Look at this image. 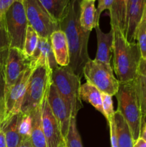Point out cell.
Returning <instances> with one entry per match:
<instances>
[{"label":"cell","mask_w":146,"mask_h":147,"mask_svg":"<svg viewBox=\"0 0 146 147\" xmlns=\"http://www.w3.org/2000/svg\"><path fill=\"white\" fill-rule=\"evenodd\" d=\"M81 1H70L68 13L60 23V30L64 32L67 37L70 50V64L68 67L80 78L83 76L84 65L90 59L87 45L91 33V32L85 31L80 24Z\"/></svg>","instance_id":"obj_1"},{"label":"cell","mask_w":146,"mask_h":147,"mask_svg":"<svg viewBox=\"0 0 146 147\" xmlns=\"http://www.w3.org/2000/svg\"><path fill=\"white\" fill-rule=\"evenodd\" d=\"M113 30V70L120 83L135 80L141 53L137 42L127 41L123 30L116 24H110Z\"/></svg>","instance_id":"obj_2"},{"label":"cell","mask_w":146,"mask_h":147,"mask_svg":"<svg viewBox=\"0 0 146 147\" xmlns=\"http://www.w3.org/2000/svg\"><path fill=\"white\" fill-rule=\"evenodd\" d=\"M117 110L129 126L133 140L140 137L143 127V116L140 110L136 93L135 80L126 83H120L116 93Z\"/></svg>","instance_id":"obj_3"},{"label":"cell","mask_w":146,"mask_h":147,"mask_svg":"<svg viewBox=\"0 0 146 147\" xmlns=\"http://www.w3.org/2000/svg\"><path fill=\"white\" fill-rule=\"evenodd\" d=\"M80 79L68 66H59L52 70L51 75L52 82L54 83L59 93L70 106L72 116L75 117L82 107L80 97Z\"/></svg>","instance_id":"obj_4"},{"label":"cell","mask_w":146,"mask_h":147,"mask_svg":"<svg viewBox=\"0 0 146 147\" xmlns=\"http://www.w3.org/2000/svg\"><path fill=\"white\" fill-rule=\"evenodd\" d=\"M52 72L46 66H38L33 70L23 99L20 111L21 114H29L41 106L51 83Z\"/></svg>","instance_id":"obj_5"},{"label":"cell","mask_w":146,"mask_h":147,"mask_svg":"<svg viewBox=\"0 0 146 147\" xmlns=\"http://www.w3.org/2000/svg\"><path fill=\"white\" fill-rule=\"evenodd\" d=\"M83 76L101 93L113 96L118 90L120 82L115 77L111 65L90 59L83 69Z\"/></svg>","instance_id":"obj_6"},{"label":"cell","mask_w":146,"mask_h":147,"mask_svg":"<svg viewBox=\"0 0 146 147\" xmlns=\"http://www.w3.org/2000/svg\"><path fill=\"white\" fill-rule=\"evenodd\" d=\"M4 21L9 37L10 48L22 51L29 25L23 0H17L11 6L5 14Z\"/></svg>","instance_id":"obj_7"},{"label":"cell","mask_w":146,"mask_h":147,"mask_svg":"<svg viewBox=\"0 0 146 147\" xmlns=\"http://www.w3.org/2000/svg\"><path fill=\"white\" fill-rule=\"evenodd\" d=\"M27 21L40 37L50 38L54 32L60 30L56 21L39 0H23Z\"/></svg>","instance_id":"obj_8"},{"label":"cell","mask_w":146,"mask_h":147,"mask_svg":"<svg viewBox=\"0 0 146 147\" xmlns=\"http://www.w3.org/2000/svg\"><path fill=\"white\" fill-rule=\"evenodd\" d=\"M33 70L28 68L19 78L15 84L4 95V121L18 114L21 111L27 84Z\"/></svg>","instance_id":"obj_9"},{"label":"cell","mask_w":146,"mask_h":147,"mask_svg":"<svg viewBox=\"0 0 146 147\" xmlns=\"http://www.w3.org/2000/svg\"><path fill=\"white\" fill-rule=\"evenodd\" d=\"M29 59L21 50L17 48L9 49L4 68V95L15 84L21 74L29 68Z\"/></svg>","instance_id":"obj_10"},{"label":"cell","mask_w":146,"mask_h":147,"mask_svg":"<svg viewBox=\"0 0 146 147\" xmlns=\"http://www.w3.org/2000/svg\"><path fill=\"white\" fill-rule=\"evenodd\" d=\"M47 99L53 114L58 121L63 139H65L70 128L72 111L68 103L62 97L52 82L47 91Z\"/></svg>","instance_id":"obj_11"},{"label":"cell","mask_w":146,"mask_h":147,"mask_svg":"<svg viewBox=\"0 0 146 147\" xmlns=\"http://www.w3.org/2000/svg\"><path fill=\"white\" fill-rule=\"evenodd\" d=\"M49 88V87H48ZM47 88L42 102V125L48 147H58L64 141L58 121L53 114L47 99Z\"/></svg>","instance_id":"obj_12"},{"label":"cell","mask_w":146,"mask_h":147,"mask_svg":"<svg viewBox=\"0 0 146 147\" xmlns=\"http://www.w3.org/2000/svg\"><path fill=\"white\" fill-rule=\"evenodd\" d=\"M29 67L32 70L38 66H46L52 71L59 67L53 54L50 38L39 37L38 45L29 58Z\"/></svg>","instance_id":"obj_13"},{"label":"cell","mask_w":146,"mask_h":147,"mask_svg":"<svg viewBox=\"0 0 146 147\" xmlns=\"http://www.w3.org/2000/svg\"><path fill=\"white\" fill-rule=\"evenodd\" d=\"M52 49L59 66L67 67L70 64V50L67 39L64 32L58 30L50 37Z\"/></svg>","instance_id":"obj_14"},{"label":"cell","mask_w":146,"mask_h":147,"mask_svg":"<svg viewBox=\"0 0 146 147\" xmlns=\"http://www.w3.org/2000/svg\"><path fill=\"white\" fill-rule=\"evenodd\" d=\"M97 35V50L94 60L106 64L111 65L112 54L113 53V30L110 29V31L107 33H104L100 28V26L94 27Z\"/></svg>","instance_id":"obj_15"},{"label":"cell","mask_w":146,"mask_h":147,"mask_svg":"<svg viewBox=\"0 0 146 147\" xmlns=\"http://www.w3.org/2000/svg\"><path fill=\"white\" fill-rule=\"evenodd\" d=\"M21 113H19L3 121L1 129L5 135L7 147H17L21 141L19 133V124Z\"/></svg>","instance_id":"obj_16"},{"label":"cell","mask_w":146,"mask_h":147,"mask_svg":"<svg viewBox=\"0 0 146 147\" xmlns=\"http://www.w3.org/2000/svg\"><path fill=\"white\" fill-rule=\"evenodd\" d=\"M42 105V104H41ZM32 128L30 136V142L32 147H48L47 139L42 125V108L37 107L31 113Z\"/></svg>","instance_id":"obj_17"},{"label":"cell","mask_w":146,"mask_h":147,"mask_svg":"<svg viewBox=\"0 0 146 147\" xmlns=\"http://www.w3.org/2000/svg\"><path fill=\"white\" fill-rule=\"evenodd\" d=\"M118 147H133L134 140L127 122L121 113L116 111L114 116Z\"/></svg>","instance_id":"obj_18"},{"label":"cell","mask_w":146,"mask_h":147,"mask_svg":"<svg viewBox=\"0 0 146 147\" xmlns=\"http://www.w3.org/2000/svg\"><path fill=\"white\" fill-rule=\"evenodd\" d=\"M80 99L90 103L94 109L104 115L102 109V93L91 83L86 82L80 86Z\"/></svg>","instance_id":"obj_19"},{"label":"cell","mask_w":146,"mask_h":147,"mask_svg":"<svg viewBox=\"0 0 146 147\" xmlns=\"http://www.w3.org/2000/svg\"><path fill=\"white\" fill-rule=\"evenodd\" d=\"M49 14L59 23L66 17L71 0H39Z\"/></svg>","instance_id":"obj_20"},{"label":"cell","mask_w":146,"mask_h":147,"mask_svg":"<svg viewBox=\"0 0 146 147\" xmlns=\"http://www.w3.org/2000/svg\"><path fill=\"white\" fill-rule=\"evenodd\" d=\"M94 2L93 0H82L80 2V22L85 31L92 32L94 28L96 11Z\"/></svg>","instance_id":"obj_21"},{"label":"cell","mask_w":146,"mask_h":147,"mask_svg":"<svg viewBox=\"0 0 146 147\" xmlns=\"http://www.w3.org/2000/svg\"><path fill=\"white\" fill-rule=\"evenodd\" d=\"M127 0H113L110 9V24L118 26L125 34L127 17Z\"/></svg>","instance_id":"obj_22"},{"label":"cell","mask_w":146,"mask_h":147,"mask_svg":"<svg viewBox=\"0 0 146 147\" xmlns=\"http://www.w3.org/2000/svg\"><path fill=\"white\" fill-rule=\"evenodd\" d=\"M39 41V35L37 32L30 25H28L25 39H24V47L22 52L24 55L29 59L31 57L33 53L35 51Z\"/></svg>","instance_id":"obj_23"},{"label":"cell","mask_w":146,"mask_h":147,"mask_svg":"<svg viewBox=\"0 0 146 147\" xmlns=\"http://www.w3.org/2000/svg\"><path fill=\"white\" fill-rule=\"evenodd\" d=\"M136 42L141 53V58L146 60V7L136 30Z\"/></svg>","instance_id":"obj_24"},{"label":"cell","mask_w":146,"mask_h":147,"mask_svg":"<svg viewBox=\"0 0 146 147\" xmlns=\"http://www.w3.org/2000/svg\"><path fill=\"white\" fill-rule=\"evenodd\" d=\"M64 141L67 147H83L81 137L77 127L75 116L71 117L70 128Z\"/></svg>","instance_id":"obj_25"},{"label":"cell","mask_w":146,"mask_h":147,"mask_svg":"<svg viewBox=\"0 0 146 147\" xmlns=\"http://www.w3.org/2000/svg\"><path fill=\"white\" fill-rule=\"evenodd\" d=\"M136 93L143 117H146V77L138 75L135 80Z\"/></svg>","instance_id":"obj_26"},{"label":"cell","mask_w":146,"mask_h":147,"mask_svg":"<svg viewBox=\"0 0 146 147\" xmlns=\"http://www.w3.org/2000/svg\"><path fill=\"white\" fill-rule=\"evenodd\" d=\"M32 128V120L30 114H21L19 124V133L21 139L30 138Z\"/></svg>","instance_id":"obj_27"},{"label":"cell","mask_w":146,"mask_h":147,"mask_svg":"<svg viewBox=\"0 0 146 147\" xmlns=\"http://www.w3.org/2000/svg\"><path fill=\"white\" fill-rule=\"evenodd\" d=\"M102 109L104 116L109 123L114 120V116L115 113L113 107V96L107 93H102Z\"/></svg>","instance_id":"obj_28"},{"label":"cell","mask_w":146,"mask_h":147,"mask_svg":"<svg viewBox=\"0 0 146 147\" xmlns=\"http://www.w3.org/2000/svg\"><path fill=\"white\" fill-rule=\"evenodd\" d=\"M113 0H98V5L96 8L95 11V20H94V28L97 26H100V19L101 14L106 9H111L113 5Z\"/></svg>","instance_id":"obj_29"},{"label":"cell","mask_w":146,"mask_h":147,"mask_svg":"<svg viewBox=\"0 0 146 147\" xmlns=\"http://www.w3.org/2000/svg\"><path fill=\"white\" fill-rule=\"evenodd\" d=\"M10 48V40L6 27L5 21L0 20V51Z\"/></svg>","instance_id":"obj_30"},{"label":"cell","mask_w":146,"mask_h":147,"mask_svg":"<svg viewBox=\"0 0 146 147\" xmlns=\"http://www.w3.org/2000/svg\"><path fill=\"white\" fill-rule=\"evenodd\" d=\"M17 0H0V20L4 21L5 14Z\"/></svg>","instance_id":"obj_31"},{"label":"cell","mask_w":146,"mask_h":147,"mask_svg":"<svg viewBox=\"0 0 146 147\" xmlns=\"http://www.w3.org/2000/svg\"><path fill=\"white\" fill-rule=\"evenodd\" d=\"M109 128H110V143H111V147H118V143H117V133H116V127L115 120L108 123Z\"/></svg>","instance_id":"obj_32"},{"label":"cell","mask_w":146,"mask_h":147,"mask_svg":"<svg viewBox=\"0 0 146 147\" xmlns=\"http://www.w3.org/2000/svg\"><path fill=\"white\" fill-rule=\"evenodd\" d=\"M4 69L0 70V106H4Z\"/></svg>","instance_id":"obj_33"},{"label":"cell","mask_w":146,"mask_h":147,"mask_svg":"<svg viewBox=\"0 0 146 147\" xmlns=\"http://www.w3.org/2000/svg\"><path fill=\"white\" fill-rule=\"evenodd\" d=\"M8 53L9 50L0 51V70H4L5 68L6 60H7Z\"/></svg>","instance_id":"obj_34"},{"label":"cell","mask_w":146,"mask_h":147,"mask_svg":"<svg viewBox=\"0 0 146 147\" xmlns=\"http://www.w3.org/2000/svg\"><path fill=\"white\" fill-rule=\"evenodd\" d=\"M138 75L146 77V60L141 58L138 67Z\"/></svg>","instance_id":"obj_35"},{"label":"cell","mask_w":146,"mask_h":147,"mask_svg":"<svg viewBox=\"0 0 146 147\" xmlns=\"http://www.w3.org/2000/svg\"><path fill=\"white\" fill-rule=\"evenodd\" d=\"M133 147H146V141L142 137H139L134 142Z\"/></svg>","instance_id":"obj_36"},{"label":"cell","mask_w":146,"mask_h":147,"mask_svg":"<svg viewBox=\"0 0 146 147\" xmlns=\"http://www.w3.org/2000/svg\"><path fill=\"white\" fill-rule=\"evenodd\" d=\"M17 147H32L31 142H30V138L27 139H21V142Z\"/></svg>","instance_id":"obj_37"},{"label":"cell","mask_w":146,"mask_h":147,"mask_svg":"<svg viewBox=\"0 0 146 147\" xmlns=\"http://www.w3.org/2000/svg\"><path fill=\"white\" fill-rule=\"evenodd\" d=\"M0 147H7L5 135L0 128Z\"/></svg>","instance_id":"obj_38"},{"label":"cell","mask_w":146,"mask_h":147,"mask_svg":"<svg viewBox=\"0 0 146 147\" xmlns=\"http://www.w3.org/2000/svg\"><path fill=\"white\" fill-rule=\"evenodd\" d=\"M4 106H0V127H1V123L4 121Z\"/></svg>","instance_id":"obj_39"},{"label":"cell","mask_w":146,"mask_h":147,"mask_svg":"<svg viewBox=\"0 0 146 147\" xmlns=\"http://www.w3.org/2000/svg\"><path fill=\"white\" fill-rule=\"evenodd\" d=\"M140 137H142L146 141V124L145 126H143L141 131V134H140Z\"/></svg>","instance_id":"obj_40"},{"label":"cell","mask_w":146,"mask_h":147,"mask_svg":"<svg viewBox=\"0 0 146 147\" xmlns=\"http://www.w3.org/2000/svg\"><path fill=\"white\" fill-rule=\"evenodd\" d=\"M58 147H67L65 145V143H64V141H63V142L60 144V146H59Z\"/></svg>","instance_id":"obj_41"},{"label":"cell","mask_w":146,"mask_h":147,"mask_svg":"<svg viewBox=\"0 0 146 147\" xmlns=\"http://www.w3.org/2000/svg\"><path fill=\"white\" fill-rule=\"evenodd\" d=\"M93 1H96V0H93Z\"/></svg>","instance_id":"obj_42"}]
</instances>
